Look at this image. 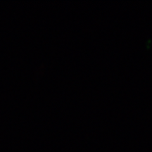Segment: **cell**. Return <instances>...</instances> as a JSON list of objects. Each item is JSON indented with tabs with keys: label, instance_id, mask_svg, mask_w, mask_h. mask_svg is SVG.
<instances>
[]
</instances>
